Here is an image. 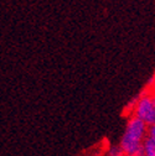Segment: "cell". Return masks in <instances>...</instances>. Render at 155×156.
Segmentation results:
<instances>
[{
  "label": "cell",
  "instance_id": "obj_1",
  "mask_svg": "<svg viewBox=\"0 0 155 156\" xmlns=\"http://www.w3.org/2000/svg\"><path fill=\"white\" fill-rule=\"evenodd\" d=\"M148 125L144 124L135 116L128 120L124 134L121 139L119 147L124 156H138L143 145V141L146 139Z\"/></svg>",
  "mask_w": 155,
  "mask_h": 156
},
{
  "label": "cell",
  "instance_id": "obj_2",
  "mask_svg": "<svg viewBox=\"0 0 155 156\" xmlns=\"http://www.w3.org/2000/svg\"><path fill=\"white\" fill-rule=\"evenodd\" d=\"M133 116L142 120L148 126L155 123V105L151 94H143L133 102Z\"/></svg>",
  "mask_w": 155,
  "mask_h": 156
},
{
  "label": "cell",
  "instance_id": "obj_3",
  "mask_svg": "<svg viewBox=\"0 0 155 156\" xmlns=\"http://www.w3.org/2000/svg\"><path fill=\"white\" fill-rule=\"evenodd\" d=\"M138 156H155V141L146 136V139L143 141V145Z\"/></svg>",
  "mask_w": 155,
  "mask_h": 156
},
{
  "label": "cell",
  "instance_id": "obj_4",
  "mask_svg": "<svg viewBox=\"0 0 155 156\" xmlns=\"http://www.w3.org/2000/svg\"><path fill=\"white\" fill-rule=\"evenodd\" d=\"M108 156H123L119 146H110L108 149Z\"/></svg>",
  "mask_w": 155,
  "mask_h": 156
},
{
  "label": "cell",
  "instance_id": "obj_5",
  "mask_svg": "<svg viewBox=\"0 0 155 156\" xmlns=\"http://www.w3.org/2000/svg\"><path fill=\"white\" fill-rule=\"evenodd\" d=\"M151 97H153V102H154V105H155V94H151Z\"/></svg>",
  "mask_w": 155,
  "mask_h": 156
},
{
  "label": "cell",
  "instance_id": "obj_6",
  "mask_svg": "<svg viewBox=\"0 0 155 156\" xmlns=\"http://www.w3.org/2000/svg\"><path fill=\"white\" fill-rule=\"evenodd\" d=\"M123 156H124V155H123Z\"/></svg>",
  "mask_w": 155,
  "mask_h": 156
}]
</instances>
